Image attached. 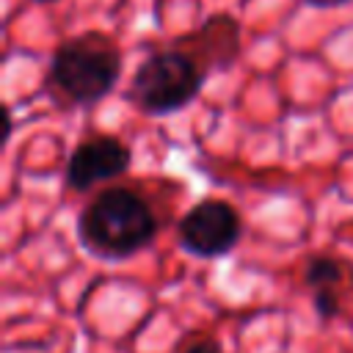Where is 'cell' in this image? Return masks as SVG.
Here are the masks:
<instances>
[{
    "mask_svg": "<svg viewBox=\"0 0 353 353\" xmlns=\"http://www.w3.org/2000/svg\"><path fill=\"white\" fill-rule=\"evenodd\" d=\"M207 74V66L179 44L154 50L132 72L127 99L146 116H171L199 97Z\"/></svg>",
    "mask_w": 353,
    "mask_h": 353,
    "instance_id": "cell-3",
    "label": "cell"
},
{
    "mask_svg": "<svg viewBox=\"0 0 353 353\" xmlns=\"http://www.w3.org/2000/svg\"><path fill=\"white\" fill-rule=\"evenodd\" d=\"M243 234L240 212L223 199H201L176 221L179 245L201 259L229 254Z\"/></svg>",
    "mask_w": 353,
    "mask_h": 353,
    "instance_id": "cell-4",
    "label": "cell"
},
{
    "mask_svg": "<svg viewBox=\"0 0 353 353\" xmlns=\"http://www.w3.org/2000/svg\"><path fill=\"white\" fill-rule=\"evenodd\" d=\"M185 353H221V345L215 339H201V342H193Z\"/></svg>",
    "mask_w": 353,
    "mask_h": 353,
    "instance_id": "cell-9",
    "label": "cell"
},
{
    "mask_svg": "<svg viewBox=\"0 0 353 353\" xmlns=\"http://www.w3.org/2000/svg\"><path fill=\"white\" fill-rule=\"evenodd\" d=\"M345 279V268L336 256H328V254H314L306 259V268H303V281L312 287V290H320V287H339Z\"/></svg>",
    "mask_w": 353,
    "mask_h": 353,
    "instance_id": "cell-7",
    "label": "cell"
},
{
    "mask_svg": "<svg viewBox=\"0 0 353 353\" xmlns=\"http://www.w3.org/2000/svg\"><path fill=\"white\" fill-rule=\"evenodd\" d=\"M124 69L121 47L102 30H83L58 41L44 74V94L58 108H88L105 99Z\"/></svg>",
    "mask_w": 353,
    "mask_h": 353,
    "instance_id": "cell-1",
    "label": "cell"
},
{
    "mask_svg": "<svg viewBox=\"0 0 353 353\" xmlns=\"http://www.w3.org/2000/svg\"><path fill=\"white\" fill-rule=\"evenodd\" d=\"M174 44L193 52L207 72L232 69L240 58V22L232 14H212L199 25V30L185 33Z\"/></svg>",
    "mask_w": 353,
    "mask_h": 353,
    "instance_id": "cell-6",
    "label": "cell"
},
{
    "mask_svg": "<svg viewBox=\"0 0 353 353\" xmlns=\"http://www.w3.org/2000/svg\"><path fill=\"white\" fill-rule=\"evenodd\" d=\"M132 163L130 146L116 135H91L80 141L63 171V182L74 193H85L88 188L121 176Z\"/></svg>",
    "mask_w": 353,
    "mask_h": 353,
    "instance_id": "cell-5",
    "label": "cell"
},
{
    "mask_svg": "<svg viewBox=\"0 0 353 353\" xmlns=\"http://www.w3.org/2000/svg\"><path fill=\"white\" fill-rule=\"evenodd\" d=\"M312 306H314L317 317H323V320L336 317L342 312V301H339L336 287H320V290H314L312 292Z\"/></svg>",
    "mask_w": 353,
    "mask_h": 353,
    "instance_id": "cell-8",
    "label": "cell"
},
{
    "mask_svg": "<svg viewBox=\"0 0 353 353\" xmlns=\"http://www.w3.org/2000/svg\"><path fill=\"white\" fill-rule=\"evenodd\" d=\"M157 234V218L143 196L130 188L97 193L77 215L80 245L99 259H127L143 251Z\"/></svg>",
    "mask_w": 353,
    "mask_h": 353,
    "instance_id": "cell-2",
    "label": "cell"
},
{
    "mask_svg": "<svg viewBox=\"0 0 353 353\" xmlns=\"http://www.w3.org/2000/svg\"><path fill=\"white\" fill-rule=\"evenodd\" d=\"M303 3H309L312 8H339V6H347L353 0H303Z\"/></svg>",
    "mask_w": 353,
    "mask_h": 353,
    "instance_id": "cell-10",
    "label": "cell"
},
{
    "mask_svg": "<svg viewBox=\"0 0 353 353\" xmlns=\"http://www.w3.org/2000/svg\"><path fill=\"white\" fill-rule=\"evenodd\" d=\"M33 3H55V0H33Z\"/></svg>",
    "mask_w": 353,
    "mask_h": 353,
    "instance_id": "cell-11",
    "label": "cell"
}]
</instances>
